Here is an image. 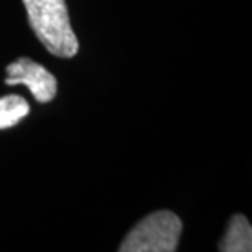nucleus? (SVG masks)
Wrapping results in <instances>:
<instances>
[{
    "label": "nucleus",
    "instance_id": "nucleus-1",
    "mask_svg": "<svg viewBox=\"0 0 252 252\" xmlns=\"http://www.w3.org/2000/svg\"><path fill=\"white\" fill-rule=\"evenodd\" d=\"M33 33L49 53L69 59L79 53L65 0H22Z\"/></svg>",
    "mask_w": 252,
    "mask_h": 252
},
{
    "label": "nucleus",
    "instance_id": "nucleus-2",
    "mask_svg": "<svg viewBox=\"0 0 252 252\" xmlns=\"http://www.w3.org/2000/svg\"><path fill=\"white\" fill-rule=\"evenodd\" d=\"M182 221L167 210L154 211L126 234L120 252H174L179 248Z\"/></svg>",
    "mask_w": 252,
    "mask_h": 252
},
{
    "label": "nucleus",
    "instance_id": "nucleus-3",
    "mask_svg": "<svg viewBox=\"0 0 252 252\" xmlns=\"http://www.w3.org/2000/svg\"><path fill=\"white\" fill-rule=\"evenodd\" d=\"M7 85H27L33 97L39 103H48L58 94L56 77L44 65L32 61L28 58H20L7 65Z\"/></svg>",
    "mask_w": 252,
    "mask_h": 252
},
{
    "label": "nucleus",
    "instance_id": "nucleus-4",
    "mask_svg": "<svg viewBox=\"0 0 252 252\" xmlns=\"http://www.w3.org/2000/svg\"><path fill=\"white\" fill-rule=\"evenodd\" d=\"M221 252H251L252 251V228L244 215L231 216L228 229L220 241Z\"/></svg>",
    "mask_w": 252,
    "mask_h": 252
},
{
    "label": "nucleus",
    "instance_id": "nucleus-5",
    "mask_svg": "<svg viewBox=\"0 0 252 252\" xmlns=\"http://www.w3.org/2000/svg\"><path fill=\"white\" fill-rule=\"evenodd\" d=\"M30 112V105L20 95H5L0 98V129H7L23 120Z\"/></svg>",
    "mask_w": 252,
    "mask_h": 252
}]
</instances>
